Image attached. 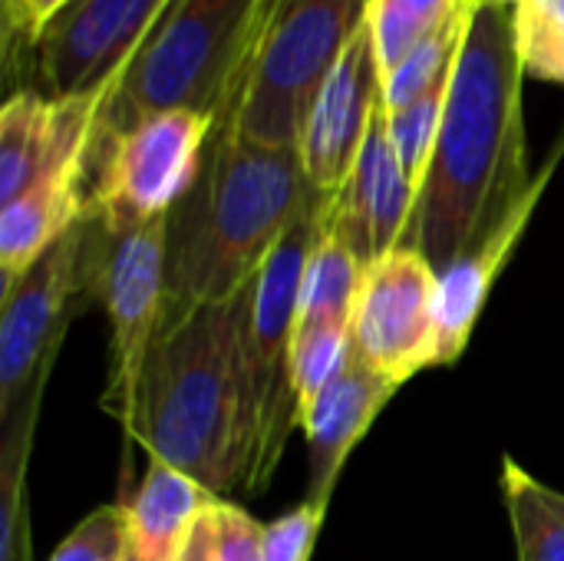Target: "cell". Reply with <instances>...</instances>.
Segmentation results:
<instances>
[{
  "mask_svg": "<svg viewBox=\"0 0 564 561\" xmlns=\"http://www.w3.org/2000/svg\"><path fill=\"white\" fill-rule=\"evenodd\" d=\"M89 215V169L46 175L0 205V294Z\"/></svg>",
  "mask_w": 564,
  "mask_h": 561,
  "instance_id": "17",
  "label": "cell"
},
{
  "mask_svg": "<svg viewBox=\"0 0 564 561\" xmlns=\"http://www.w3.org/2000/svg\"><path fill=\"white\" fill-rule=\"evenodd\" d=\"M564 139L558 145V152L542 165L539 172V185L532 188V195L482 241L476 245L473 251H466L463 258H456L449 268L440 271V294H436V321H440V367H449L456 364L466 347H469V337L482 317V308L496 288V278L502 274V268L509 265L516 245L522 241L555 169H558V159H562Z\"/></svg>",
  "mask_w": 564,
  "mask_h": 561,
  "instance_id": "16",
  "label": "cell"
},
{
  "mask_svg": "<svg viewBox=\"0 0 564 561\" xmlns=\"http://www.w3.org/2000/svg\"><path fill=\"white\" fill-rule=\"evenodd\" d=\"M436 294L440 271L410 245H400L364 265L350 321L354 347L397 387L430 367H440Z\"/></svg>",
  "mask_w": 564,
  "mask_h": 561,
  "instance_id": "10",
  "label": "cell"
},
{
  "mask_svg": "<svg viewBox=\"0 0 564 561\" xmlns=\"http://www.w3.org/2000/svg\"><path fill=\"white\" fill-rule=\"evenodd\" d=\"M380 106L383 69L370 23H364L337 60V66L330 69V76L324 79V86L317 89L297 142L307 185L321 198H334L350 179Z\"/></svg>",
  "mask_w": 564,
  "mask_h": 561,
  "instance_id": "13",
  "label": "cell"
},
{
  "mask_svg": "<svg viewBox=\"0 0 564 561\" xmlns=\"http://www.w3.org/2000/svg\"><path fill=\"white\" fill-rule=\"evenodd\" d=\"M499 489L512 522L516 561H564V493L535 479L516 460H502Z\"/></svg>",
  "mask_w": 564,
  "mask_h": 561,
  "instance_id": "20",
  "label": "cell"
},
{
  "mask_svg": "<svg viewBox=\"0 0 564 561\" xmlns=\"http://www.w3.org/2000/svg\"><path fill=\"white\" fill-rule=\"evenodd\" d=\"M73 0H7V23L26 40L36 43L43 30L69 7Z\"/></svg>",
  "mask_w": 564,
  "mask_h": 561,
  "instance_id": "30",
  "label": "cell"
},
{
  "mask_svg": "<svg viewBox=\"0 0 564 561\" xmlns=\"http://www.w3.org/2000/svg\"><path fill=\"white\" fill-rule=\"evenodd\" d=\"M218 561H264V526L231 499L212 506Z\"/></svg>",
  "mask_w": 564,
  "mask_h": 561,
  "instance_id": "29",
  "label": "cell"
},
{
  "mask_svg": "<svg viewBox=\"0 0 564 561\" xmlns=\"http://www.w3.org/2000/svg\"><path fill=\"white\" fill-rule=\"evenodd\" d=\"M473 10V0H370L367 23L383 76L393 73L426 40L466 20Z\"/></svg>",
  "mask_w": 564,
  "mask_h": 561,
  "instance_id": "21",
  "label": "cell"
},
{
  "mask_svg": "<svg viewBox=\"0 0 564 561\" xmlns=\"http://www.w3.org/2000/svg\"><path fill=\"white\" fill-rule=\"evenodd\" d=\"M469 20H473V13H469L466 20L446 26L440 36L426 40V43H423L420 50H413L393 73L383 76V106H387V109H400V106L420 99L423 93L453 83L456 60H459V53H463V40H466Z\"/></svg>",
  "mask_w": 564,
  "mask_h": 561,
  "instance_id": "23",
  "label": "cell"
},
{
  "mask_svg": "<svg viewBox=\"0 0 564 561\" xmlns=\"http://www.w3.org/2000/svg\"><path fill=\"white\" fill-rule=\"evenodd\" d=\"M321 235V195L301 208L258 278L248 284L241 324V387L248 430V493H264L284 460L301 407L291 380V344L307 258Z\"/></svg>",
  "mask_w": 564,
  "mask_h": 561,
  "instance_id": "5",
  "label": "cell"
},
{
  "mask_svg": "<svg viewBox=\"0 0 564 561\" xmlns=\"http://www.w3.org/2000/svg\"><path fill=\"white\" fill-rule=\"evenodd\" d=\"M522 83L516 10L476 7L403 241L436 271L482 245L539 185L542 169L529 165Z\"/></svg>",
  "mask_w": 564,
  "mask_h": 561,
  "instance_id": "1",
  "label": "cell"
},
{
  "mask_svg": "<svg viewBox=\"0 0 564 561\" xmlns=\"http://www.w3.org/2000/svg\"><path fill=\"white\" fill-rule=\"evenodd\" d=\"M516 46L525 76L564 86V0H522L516 7Z\"/></svg>",
  "mask_w": 564,
  "mask_h": 561,
  "instance_id": "25",
  "label": "cell"
},
{
  "mask_svg": "<svg viewBox=\"0 0 564 561\" xmlns=\"http://www.w3.org/2000/svg\"><path fill=\"white\" fill-rule=\"evenodd\" d=\"M169 215L132 228H102L86 215V294L109 321V377L102 410L132 420L139 377L165 311Z\"/></svg>",
  "mask_w": 564,
  "mask_h": 561,
  "instance_id": "8",
  "label": "cell"
},
{
  "mask_svg": "<svg viewBox=\"0 0 564 561\" xmlns=\"http://www.w3.org/2000/svg\"><path fill=\"white\" fill-rule=\"evenodd\" d=\"M215 122L195 109H162L99 126L89 155V218L102 228H132L169 215L195 185Z\"/></svg>",
  "mask_w": 564,
  "mask_h": 561,
  "instance_id": "7",
  "label": "cell"
},
{
  "mask_svg": "<svg viewBox=\"0 0 564 561\" xmlns=\"http://www.w3.org/2000/svg\"><path fill=\"white\" fill-rule=\"evenodd\" d=\"M327 509L304 499L297 509L264 526V561H311Z\"/></svg>",
  "mask_w": 564,
  "mask_h": 561,
  "instance_id": "28",
  "label": "cell"
},
{
  "mask_svg": "<svg viewBox=\"0 0 564 561\" xmlns=\"http://www.w3.org/2000/svg\"><path fill=\"white\" fill-rule=\"evenodd\" d=\"M86 294V218L0 294V443L33 440L63 334Z\"/></svg>",
  "mask_w": 564,
  "mask_h": 561,
  "instance_id": "9",
  "label": "cell"
},
{
  "mask_svg": "<svg viewBox=\"0 0 564 561\" xmlns=\"http://www.w3.org/2000/svg\"><path fill=\"white\" fill-rule=\"evenodd\" d=\"M321 202L327 225L357 251L364 265L406 241L416 212V185L410 182L390 142L383 106L373 116V126L354 162L350 179L334 198Z\"/></svg>",
  "mask_w": 564,
  "mask_h": 561,
  "instance_id": "14",
  "label": "cell"
},
{
  "mask_svg": "<svg viewBox=\"0 0 564 561\" xmlns=\"http://www.w3.org/2000/svg\"><path fill=\"white\" fill-rule=\"evenodd\" d=\"M129 559V522L126 509L99 506L93 509L50 555V561H126Z\"/></svg>",
  "mask_w": 564,
  "mask_h": 561,
  "instance_id": "27",
  "label": "cell"
},
{
  "mask_svg": "<svg viewBox=\"0 0 564 561\" xmlns=\"http://www.w3.org/2000/svg\"><path fill=\"white\" fill-rule=\"evenodd\" d=\"M30 443H0V561H30Z\"/></svg>",
  "mask_w": 564,
  "mask_h": 561,
  "instance_id": "26",
  "label": "cell"
},
{
  "mask_svg": "<svg viewBox=\"0 0 564 561\" xmlns=\"http://www.w3.org/2000/svg\"><path fill=\"white\" fill-rule=\"evenodd\" d=\"M370 0H271L231 122L245 139L297 149L307 109L367 23Z\"/></svg>",
  "mask_w": 564,
  "mask_h": 561,
  "instance_id": "6",
  "label": "cell"
},
{
  "mask_svg": "<svg viewBox=\"0 0 564 561\" xmlns=\"http://www.w3.org/2000/svg\"><path fill=\"white\" fill-rule=\"evenodd\" d=\"M354 331L350 324H297L291 344V380L297 393L301 417L304 410L350 367L354 360Z\"/></svg>",
  "mask_w": 564,
  "mask_h": 561,
  "instance_id": "22",
  "label": "cell"
},
{
  "mask_svg": "<svg viewBox=\"0 0 564 561\" xmlns=\"http://www.w3.org/2000/svg\"><path fill=\"white\" fill-rule=\"evenodd\" d=\"M268 7L271 0H172L122 69L99 126L112 129L162 109L225 119Z\"/></svg>",
  "mask_w": 564,
  "mask_h": 561,
  "instance_id": "4",
  "label": "cell"
},
{
  "mask_svg": "<svg viewBox=\"0 0 564 561\" xmlns=\"http://www.w3.org/2000/svg\"><path fill=\"white\" fill-rule=\"evenodd\" d=\"M126 561H129V559H126Z\"/></svg>",
  "mask_w": 564,
  "mask_h": 561,
  "instance_id": "33",
  "label": "cell"
},
{
  "mask_svg": "<svg viewBox=\"0 0 564 561\" xmlns=\"http://www.w3.org/2000/svg\"><path fill=\"white\" fill-rule=\"evenodd\" d=\"M116 83L76 96L36 89L13 93L0 109V205L33 182L69 169H89L93 142Z\"/></svg>",
  "mask_w": 564,
  "mask_h": 561,
  "instance_id": "11",
  "label": "cell"
},
{
  "mask_svg": "<svg viewBox=\"0 0 564 561\" xmlns=\"http://www.w3.org/2000/svg\"><path fill=\"white\" fill-rule=\"evenodd\" d=\"M215 503H218V499H215ZM215 503H212V506H215ZM212 506H208L205 516L195 522V529H192V536H188V542H185L178 561H218V555H215V519H212Z\"/></svg>",
  "mask_w": 564,
  "mask_h": 561,
  "instance_id": "31",
  "label": "cell"
},
{
  "mask_svg": "<svg viewBox=\"0 0 564 561\" xmlns=\"http://www.w3.org/2000/svg\"><path fill=\"white\" fill-rule=\"evenodd\" d=\"M172 0H73L33 43L53 96L116 83Z\"/></svg>",
  "mask_w": 564,
  "mask_h": 561,
  "instance_id": "12",
  "label": "cell"
},
{
  "mask_svg": "<svg viewBox=\"0 0 564 561\" xmlns=\"http://www.w3.org/2000/svg\"><path fill=\"white\" fill-rule=\"evenodd\" d=\"M248 288L221 304L165 301L126 436L215 499L248 493L241 324Z\"/></svg>",
  "mask_w": 564,
  "mask_h": 561,
  "instance_id": "2",
  "label": "cell"
},
{
  "mask_svg": "<svg viewBox=\"0 0 564 561\" xmlns=\"http://www.w3.org/2000/svg\"><path fill=\"white\" fill-rule=\"evenodd\" d=\"M357 350V347H354ZM400 387L373 370L360 354H354L350 367L304 410L301 430L307 436L311 453V489L307 499L321 509L330 506L337 479L354 453V446L367 436L380 410L393 400Z\"/></svg>",
  "mask_w": 564,
  "mask_h": 561,
  "instance_id": "15",
  "label": "cell"
},
{
  "mask_svg": "<svg viewBox=\"0 0 564 561\" xmlns=\"http://www.w3.org/2000/svg\"><path fill=\"white\" fill-rule=\"evenodd\" d=\"M476 7H509V10H516L522 0H473Z\"/></svg>",
  "mask_w": 564,
  "mask_h": 561,
  "instance_id": "32",
  "label": "cell"
},
{
  "mask_svg": "<svg viewBox=\"0 0 564 561\" xmlns=\"http://www.w3.org/2000/svg\"><path fill=\"white\" fill-rule=\"evenodd\" d=\"M215 503L182 470L149 460L135 493L122 503L129 522V561H178L195 522Z\"/></svg>",
  "mask_w": 564,
  "mask_h": 561,
  "instance_id": "18",
  "label": "cell"
},
{
  "mask_svg": "<svg viewBox=\"0 0 564 561\" xmlns=\"http://www.w3.org/2000/svg\"><path fill=\"white\" fill-rule=\"evenodd\" d=\"M311 195L297 149L264 145L231 122H215L195 185L169 212L165 301H235Z\"/></svg>",
  "mask_w": 564,
  "mask_h": 561,
  "instance_id": "3",
  "label": "cell"
},
{
  "mask_svg": "<svg viewBox=\"0 0 564 561\" xmlns=\"http://www.w3.org/2000/svg\"><path fill=\"white\" fill-rule=\"evenodd\" d=\"M360 281H364V261L327 225L324 202H321V235H317V245L304 268L297 324H324V321L350 324L357 294H360Z\"/></svg>",
  "mask_w": 564,
  "mask_h": 561,
  "instance_id": "19",
  "label": "cell"
},
{
  "mask_svg": "<svg viewBox=\"0 0 564 561\" xmlns=\"http://www.w3.org/2000/svg\"><path fill=\"white\" fill-rule=\"evenodd\" d=\"M449 86H436L430 93H423L420 99L400 106V109H387V132L390 142L410 175V182L416 185V198L426 179V169L433 162L436 142H440V126H443V112H446V99H449Z\"/></svg>",
  "mask_w": 564,
  "mask_h": 561,
  "instance_id": "24",
  "label": "cell"
}]
</instances>
